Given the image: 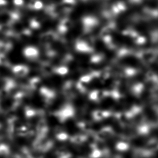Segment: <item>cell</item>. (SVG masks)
Listing matches in <instances>:
<instances>
[{"label":"cell","instance_id":"obj_1","mask_svg":"<svg viewBox=\"0 0 158 158\" xmlns=\"http://www.w3.org/2000/svg\"><path fill=\"white\" fill-rule=\"evenodd\" d=\"M8 148L5 143H0V157L5 158L8 153Z\"/></svg>","mask_w":158,"mask_h":158}]
</instances>
